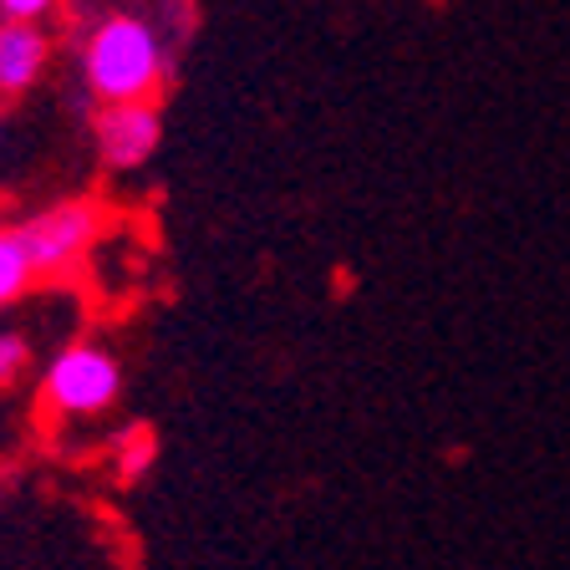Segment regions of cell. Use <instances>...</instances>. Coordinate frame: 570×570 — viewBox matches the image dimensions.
Returning <instances> with one entry per match:
<instances>
[{"instance_id":"obj_2","label":"cell","mask_w":570,"mask_h":570,"mask_svg":"<svg viewBox=\"0 0 570 570\" xmlns=\"http://www.w3.org/2000/svg\"><path fill=\"white\" fill-rule=\"evenodd\" d=\"M122 392V367L118 356L97 342H71L61 346L47 362V377H41V397L51 403V413L61 417H97L118 403Z\"/></svg>"},{"instance_id":"obj_5","label":"cell","mask_w":570,"mask_h":570,"mask_svg":"<svg viewBox=\"0 0 570 570\" xmlns=\"http://www.w3.org/2000/svg\"><path fill=\"white\" fill-rule=\"evenodd\" d=\"M51 61V36L26 21H0V97H21L41 82Z\"/></svg>"},{"instance_id":"obj_7","label":"cell","mask_w":570,"mask_h":570,"mask_svg":"<svg viewBox=\"0 0 570 570\" xmlns=\"http://www.w3.org/2000/svg\"><path fill=\"white\" fill-rule=\"evenodd\" d=\"M154 459H158V443H154V433H148V428L122 433V443H118V479H122V484H138V479L154 469Z\"/></svg>"},{"instance_id":"obj_8","label":"cell","mask_w":570,"mask_h":570,"mask_svg":"<svg viewBox=\"0 0 570 570\" xmlns=\"http://www.w3.org/2000/svg\"><path fill=\"white\" fill-rule=\"evenodd\" d=\"M36 352L21 332H0V387H16V382L31 372Z\"/></svg>"},{"instance_id":"obj_3","label":"cell","mask_w":570,"mask_h":570,"mask_svg":"<svg viewBox=\"0 0 570 570\" xmlns=\"http://www.w3.org/2000/svg\"><path fill=\"white\" fill-rule=\"evenodd\" d=\"M102 235V209L92 199H67L51 204V209L31 214L26 225H16V239H21L26 261H31L36 275H61L82 261L87 249Z\"/></svg>"},{"instance_id":"obj_9","label":"cell","mask_w":570,"mask_h":570,"mask_svg":"<svg viewBox=\"0 0 570 570\" xmlns=\"http://www.w3.org/2000/svg\"><path fill=\"white\" fill-rule=\"evenodd\" d=\"M51 11H57V0H0V21H26V26H41Z\"/></svg>"},{"instance_id":"obj_6","label":"cell","mask_w":570,"mask_h":570,"mask_svg":"<svg viewBox=\"0 0 570 570\" xmlns=\"http://www.w3.org/2000/svg\"><path fill=\"white\" fill-rule=\"evenodd\" d=\"M31 281H36V271H31V261H26L16 229H0V311L11 306V301H21L26 291H31Z\"/></svg>"},{"instance_id":"obj_4","label":"cell","mask_w":570,"mask_h":570,"mask_svg":"<svg viewBox=\"0 0 570 570\" xmlns=\"http://www.w3.org/2000/svg\"><path fill=\"white\" fill-rule=\"evenodd\" d=\"M92 142H97V158H102L112 174H132V168H142L158 154V142H164L158 102L102 107L97 122H92Z\"/></svg>"},{"instance_id":"obj_1","label":"cell","mask_w":570,"mask_h":570,"mask_svg":"<svg viewBox=\"0 0 570 570\" xmlns=\"http://www.w3.org/2000/svg\"><path fill=\"white\" fill-rule=\"evenodd\" d=\"M87 92L102 107H128V102H154L158 87L168 77V51L164 31L138 11H112L92 21L82 36V57H77Z\"/></svg>"}]
</instances>
